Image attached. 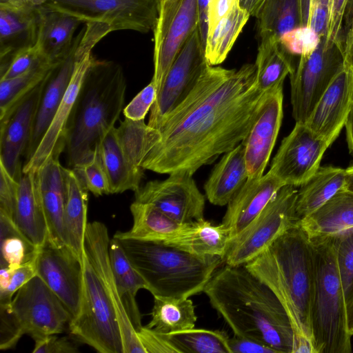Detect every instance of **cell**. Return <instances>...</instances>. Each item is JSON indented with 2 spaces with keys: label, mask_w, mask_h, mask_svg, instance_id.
I'll list each match as a JSON object with an SVG mask.
<instances>
[{
  "label": "cell",
  "mask_w": 353,
  "mask_h": 353,
  "mask_svg": "<svg viewBox=\"0 0 353 353\" xmlns=\"http://www.w3.org/2000/svg\"><path fill=\"white\" fill-rule=\"evenodd\" d=\"M203 292L234 335L258 340L277 353H293L294 334L283 306L245 265L225 264Z\"/></svg>",
  "instance_id": "obj_3"
},
{
  "label": "cell",
  "mask_w": 353,
  "mask_h": 353,
  "mask_svg": "<svg viewBox=\"0 0 353 353\" xmlns=\"http://www.w3.org/2000/svg\"><path fill=\"white\" fill-rule=\"evenodd\" d=\"M162 334L174 353H231L224 331L193 327Z\"/></svg>",
  "instance_id": "obj_40"
},
{
  "label": "cell",
  "mask_w": 353,
  "mask_h": 353,
  "mask_svg": "<svg viewBox=\"0 0 353 353\" xmlns=\"http://www.w3.org/2000/svg\"><path fill=\"white\" fill-rule=\"evenodd\" d=\"M245 265L283 306L294 334L293 353H314L310 320L314 265L305 231L294 225Z\"/></svg>",
  "instance_id": "obj_4"
},
{
  "label": "cell",
  "mask_w": 353,
  "mask_h": 353,
  "mask_svg": "<svg viewBox=\"0 0 353 353\" xmlns=\"http://www.w3.org/2000/svg\"><path fill=\"white\" fill-rule=\"evenodd\" d=\"M110 241L103 223H88L81 305L68 328L79 341L100 353H145L114 283L109 259Z\"/></svg>",
  "instance_id": "obj_2"
},
{
  "label": "cell",
  "mask_w": 353,
  "mask_h": 353,
  "mask_svg": "<svg viewBox=\"0 0 353 353\" xmlns=\"http://www.w3.org/2000/svg\"><path fill=\"white\" fill-rule=\"evenodd\" d=\"M344 67L341 49L325 37L310 55L300 57L289 74L292 117L296 123H305L321 96Z\"/></svg>",
  "instance_id": "obj_11"
},
{
  "label": "cell",
  "mask_w": 353,
  "mask_h": 353,
  "mask_svg": "<svg viewBox=\"0 0 353 353\" xmlns=\"http://www.w3.org/2000/svg\"><path fill=\"white\" fill-rule=\"evenodd\" d=\"M46 78L0 124V163L17 179L22 170L19 159L28 144Z\"/></svg>",
  "instance_id": "obj_21"
},
{
  "label": "cell",
  "mask_w": 353,
  "mask_h": 353,
  "mask_svg": "<svg viewBox=\"0 0 353 353\" xmlns=\"http://www.w3.org/2000/svg\"><path fill=\"white\" fill-rule=\"evenodd\" d=\"M332 236L336 261L347 307L353 301V228Z\"/></svg>",
  "instance_id": "obj_42"
},
{
  "label": "cell",
  "mask_w": 353,
  "mask_h": 353,
  "mask_svg": "<svg viewBox=\"0 0 353 353\" xmlns=\"http://www.w3.org/2000/svg\"><path fill=\"white\" fill-rule=\"evenodd\" d=\"M0 314L12 324L18 340L29 335L34 341L63 333L72 316L63 303L37 275L23 285Z\"/></svg>",
  "instance_id": "obj_9"
},
{
  "label": "cell",
  "mask_w": 353,
  "mask_h": 353,
  "mask_svg": "<svg viewBox=\"0 0 353 353\" xmlns=\"http://www.w3.org/2000/svg\"><path fill=\"white\" fill-rule=\"evenodd\" d=\"M261 38L277 39L301 26L299 0H263L255 17Z\"/></svg>",
  "instance_id": "obj_38"
},
{
  "label": "cell",
  "mask_w": 353,
  "mask_h": 353,
  "mask_svg": "<svg viewBox=\"0 0 353 353\" xmlns=\"http://www.w3.org/2000/svg\"><path fill=\"white\" fill-rule=\"evenodd\" d=\"M345 128L349 152L353 156V99L346 119Z\"/></svg>",
  "instance_id": "obj_57"
},
{
  "label": "cell",
  "mask_w": 353,
  "mask_h": 353,
  "mask_svg": "<svg viewBox=\"0 0 353 353\" xmlns=\"http://www.w3.org/2000/svg\"><path fill=\"white\" fill-rule=\"evenodd\" d=\"M231 239L230 230L222 223L215 225L204 218L183 223L163 243L199 256L224 257Z\"/></svg>",
  "instance_id": "obj_27"
},
{
  "label": "cell",
  "mask_w": 353,
  "mask_h": 353,
  "mask_svg": "<svg viewBox=\"0 0 353 353\" xmlns=\"http://www.w3.org/2000/svg\"><path fill=\"white\" fill-rule=\"evenodd\" d=\"M351 10L349 21L345 24V33L342 34L341 46L344 64L353 74V6Z\"/></svg>",
  "instance_id": "obj_54"
},
{
  "label": "cell",
  "mask_w": 353,
  "mask_h": 353,
  "mask_svg": "<svg viewBox=\"0 0 353 353\" xmlns=\"http://www.w3.org/2000/svg\"><path fill=\"white\" fill-rule=\"evenodd\" d=\"M118 239L153 296L184 299L203 292L222 262L160 242Z\"/></svg>",
  "instance_id": "obj_6"
},
{
  "label": "cell",
  "mask_w": 353,
  "mask_h": 353,
  "mask_svg": "<svg viewBox=\"0 0 353 353\" xmlns=\"http://www.w3.org/2000/svg\"><path fill=\"white\" fill-rule=\"evenodd\" d=\"M39 276L63 303L74 318L79 313L82 292V263L67 245L57 246L48 240L37 259Z\"/></svg>",
  "instance_id": "obj_17"
},
{
  "label": "cell",
  "mask_w": 353,
  "mask_h": 353,
  "mask_svg": "<svg viewBox=\"0 0 353 353\" xmlns=\"http://www.w3.org/2000/svg\"><path fill=\"white\" fill-rule=\"evenodd\" d=\"M72 168L86 189L96 196L110 194L107 174L96 146L88 159Z\"/></svg>",
  "instance_id": "obj_43"
},
{
  "label": "cell",
  "mask_w": 353,
  "mask_h": 353,
  "mask_svg": "<svg viewBox=\"0 0 353 353\" xmlns=\"http://www.w3.org/2000/svg\"><path fill=\"white\" fill-rule=\"evenodd\" d=\"M239 0H210L209 30L224 17Z\"/></svg>",
  "instance_id": "obj_55"
},
{
  "label": "cell",
  "mask_w": 353,
  "mask_h": 353,
  "mask_svg": "<svg viewBox=\"0 0 353 353\" xmlns=\"http://www.w3.org/2000/svg\"><path fill=\"white\" fill-rule=\"evenodd\" d=\"M347 325L349 333L353 336V301L347 307Z\"/></svg>",
  "instance_id": "obj_61"
},
{
  "label": "cell",
  "mask_w": 353,
  "mask_h": 353,
  "mask_svg": "<svg viewBox=\"0 0 353 353\" xmlns=\"http://www.w3.org/2000/svg\"><path fill=\"white\" fill-rule=\"evenodd\" d=\"M94 59L91 52L76 50L74 71L54 117L31 159L23 164L22 172L36 171L52 156L63 152L70 117L85 77Z\"/></svg>",
  "instance_id": "obj_19"
},
{
  "label": "cell",
  "mask_w": 353,
  "mask_h": 353,
  "mask_svg": "<svg viewBox=\"0 0 353 353\" xmlns=\"http://www.w3.org/2000/svg\"><path fill=\"white\" fill-rule=\"evenodd\" d=\"M330 146L305 123H296L283 139L269 172L284 185L300 187L321 167L323 156Z\"/></svg>",
  "instance_id": "obj_16"
},
{
  "label": "cell",
  "mask_w": 353,
  "mask_h": 353,
  "mask_svg": "<svg viewBox=\"0 0 353 353\" xmlns=\"http://www.w3.org/2000/svg\"><path fill=\"white\" fill-rule=\"evenodd\" d=\"M37 256L12 271L8 287L0 292V304H10L16 292L37 275Z\"/></svg>",
  "instance_id": "obj_47"
},
{
  "label": "cell",
  "mask_w": 353,
  "mask_h": 353,
  "mask_svg": "<svg viewBox=\"0 0 353 353\" xmlns=\"http://www.w3.org/2000/svg\"><path fill=\"white\" fill-rule=\"evenodd\" d=\"M145 353H174L161 333L142 326L137 332Z\"/></svg>",
  "instance_id": "obj_52"
},
{
  "label": "cell",
  "mask_w": 353,
  "mask_h": 353,
  "mask_svg": "<svg viewBox=\"0 0 353 353\" xmlns=\"http://www.w3.org/2000/svg\"><path fill=\"white\" fill-rule=\"evenodd\" d=\"M81 23L72 15L41 6L36 45L43 57L51 63L61 61L70 51L73 34Z\"/></svg>",
  "instance_id": "obj_28"
},
{
  "label": "cell",
  "mask_w": 353,
  "mask_h": 353,
  "mask_svg": "<svg viewBox=\"0 0 353 353\" xmlns=\"http://www.w3.org/2000/svg\"><path fill=\"white\" fill-rule=\"evenodd\" d=\"M19 3L28 4L34 6H41L43 5L48 0H12Z\"/></svg>",
  "instance_id": "obj_63"
},
{
  "label": "cell",
  "mask_w": 353,
  "mask_h": 353,
  "mask_svg": "<svg viewBox=\"0 0 353 353\" xmlns=\"http://www.w3.org/2000/svg\"><path fill=\"white\" fill-rule=\"evenodd\" d=\"M283 185L269 172L259 179H248L228 203L222 220L231 238L245 228Z\"/></svg>",
  "instance_id": "obj_25"
},
{
  "label": "cell",
  "mask_w": 353,
  "mask_h": 353,
  "mask_svg": "<svg viewBox=\"0 0 353 353\" xmlns=\"http://www.w3.org/2000/svg\"><path fill=\"white\" fill-rule=\"evenodd\" d=\"M266 95L256 85L254 63L235 69L176 125L160 132L141 166L160 174H193L244 140Z\"/></svg>",
  "instance_id": "obj_1"
},
{
  "label": "cell",
  "mask_w": 353,
  "mask_h": 353,
  "mask_svg": "<svg viewBox=\"0 0 353 353\" xmlns=\"http://www.w3.org/2000/svg\"><path fill=\"white\" fill-rule=\"evenodd\" d=\"M78 347L72 339L50 334L34 340L33 353H76Z\"/></svg>",
  "instance_id": "obj_50"
},
{
  "label": "cell",
  "mask_w": 353,
  "mask_h": 353,
  "mask_svg": "<svg viewBox=\"0 0 353 353\" xmlns=\"http://www.w3.org/2000/svg\"><path fill=\"white\" fill-rule=\"evenodd\" d=\"M150 130L144 120L125 118L118 127L105 132L95 145L107 174L110 194L135 192L141 187L145 170L141 163L148 149Z\"/></svg>",
  "instance_id": "obj_8"
},
{
  "label": "cell",
  "mask_w": 353,
  "mask_h": 353,
  "mask_svg": "<svg viewBox=\"0 0 353 353\" xmlns=\"http://www.w3.org/2000/svg\"><path fill=\"white\" fill-rule=\"evenodd\" d=\"M208 65L198 27L188 37L167 73L150 109L149 126L158 130L193 90Z\"/></svg>",
  "instance_id": "obj_13"
},
{
  "label": "cell",
  "mask_w": 353,
  "mask_h": 353,
  "mask_svg": "<svg viewBox=\"0 0 353 353\" xmlns=\"http://www.w3.org/2000/svg\"><path fill=\"white\" fill-rule=\"evenodd\" d=\"M161 0H48L43 5L85 23L100 22L112 31L154 30Z\"/></svg>",
  "instance_id": "obj_12"
},
{
  "label": "cell",
  "mask_w": 353,
  "mask_h": 353,
  "mask_svg": "<svg viewBox=\"0 0 353 353\" xmlns=\"http://www.w3.org/2000/svg\"><path fill=\"white\" fill-rule=\"evenodd\" d=\"M344 189H346L345 169L332 165L320 167L298 189L295 203L298 222Z\"/></svg>",
  "instance_id": "obj_33"
},
{
  "label": "cell",
  "mask_w": 353,
  "mask_h": 353,
  "mask_svg": "<svg viewBox=\"0 0 353 353\" xmlns=\"http://www.w3.org/2000/svg\"><path fill=\"white\" fill-rule=\"evenodd\" d=\"M157 90L153 81L141 90L123 110L125 118L132 121L144 120L156 101Z\"/></svg>",
  "instance_id": "obj_46"
},
{
  "label": "cell",
  "mask_w": 353,
  "mask_h": 353,
  "mask_svg": "<svg viewBox=\"0 0 353 353\" xmlns=\"http://www.w3.org/2000/svg\"><path fill=\"white\" fill-rule=\"evenodd\" d=\"M59 154L49 158L35 171L36 181L48 229V240L66 245L64 230L65 184Z\"/></svg>",
  "instance_id": "obj_24"
},
{
  "label": "cell",
  "mask_w": 353,
  "mask_h": 353,
  "mask_svg": "<svg viewBox=\"0 0 353 353\" xmlns=\"http://www.w3.org/2000/svg\"><path fill=\"white\" fill-rule=\"evenodd\" d=\"M314 0H299L300 18L302 24H306L311 4Z\"/></svg>",
  "instance_id": "obj_60"
},
{
  "label": "cell",
  "mask_w": 353,
  "mask_h": 353,
  "mask_svg": "<svg viewBox=\"0 0 353 353\" xmlns=\"http://www.w3.org/2000/svg\"><path fill=\"white\" fill-rule=\"evenodd\" d=\"M1 267L15 270L36 258L37 248L17 228L13 219L0 214Z\"/></svg>",
  "instance_id": "obj_41"
},
{
  "label": "cell",
  "mask_w": 353,
  "mask_h": 353,
  "mask_svg": "<svg viewBox=\"0 0 353 353\" xmlns=\"http://www.w3.org/2000/svg\"><path fill=\"white\" fill-rule=\"evenodd\" d=\"M330 4V0H314L310 8L306 25L321 38L327 34Z\"/></svg>",
  "instance_id": "obj_51"
},
{
  "label": "cell",
  "mask_w": 353,
  "mask_h": 353,
  "mask_svg": "<svg viewBox=\"0 0 353 353\" xmlns=\"http://www.w3.org/2000/svg\"><path fill=\"white\" fill-rule=\"evenodd\" d=\"M209 3L210 0H197L199 30L204 46L209 30Z\"/></svg>",
  "instance_id": "obj_56"
},
{
  "label": "cell",
  "mask_w": 353,
  "mask_h": 353,
  "mask_svg": "<svg viewBox=\"0 0 353 353\" xmlns=\"http://www.w3.org/2000/svg\"><path fill=\"white\" fill-rule=\"evenodd\" d=\"M283 101V85L267 92L255 121L241 142L248 179H259L263 175L281 125Z\"/></svg>",
  "instance_id": "obj_18"
},
{
  "label": "cell",
  "mask_w": 353,
  "mask_h": 353,
  "mask_svg": "<svg viewBox=\"0 0 353 353\" xmlns=\"http://www.w3.org/2000/svg\"><path fill=\"white\" fill-rule=\"evenodd\" d=\"M229 346L231 353H277L258 340L235 335L229 339Z\"/></svg>",
  "instance_id": "obj_53"
},
{
  "label": "cell",
  "mask_w": 353,
  "mask_h": 353,
  "mask_svg": "<svg viewBox=\"0 0 353 353\" xmlns=\"http://www.w3.org/2000/svg\"><path fill=\"white\" fill-rule=\"evenodd\" d=\"M109 259L119 295L137 332L143 325L136 296L139 290H147V285L132 265L119 240L114 236L110 239L109 244Z\"/></svg>",
  "instance_id": "obj_32"
},
{
  "label": "cell",
  "mask_w": 353,
  "mask_h": 353,
  "mask_svg": "<svg viewBox=\"0 0 353 353\" xmlns=\"http://www.w3.org/2000/svg\"><path fill=\"white\" fill-rule=\"evenodd\" d=\"M274 37L260 39L255 61L256 83L263 92L280 85L294 69L290 57Z\"/></svg>",
  "instance_id": "obj_35"
},
{
  "label": "cell",
  "mask_w": 353,
  "mask_h": 353,
  "mask_svg": "<svg viewBox=\"0 0 353 353\" xmlns=\"http://www.w3.org/2000/svg\"><path fill=\"white\" fill-rule=\"evenodd\" d=\"M250 17L237 1L231 10L208 31L205 54L209 65H217L226 59Z\"/></svg>",
  "instance_id": "obj_37"
},
{
  "label": "cell",
  "mask_w": 353,
  "mask_h": 353,
  "mask_svg": "<svg viewBox=\"0 0 353 353\" xmlns=\"http://www.w3.org/2000/svg\"><path fill=\"white\" fill-rule=\"evenodd\" d=\"M297 187L294 185L282 186L259 214L230 239L222 261L232 266L245 265L297 224Z\"/></svg>",
  "instance_id": "obj_10"
},
{
  "label": "cell",
  "mask_w": 353,
  "mask_h": 353,
  "mask_svg": "<svg viewBox=\"0 0 353 353\" xmlns=\"http://www.w3.org/2000/svg\"><path fill=\"white\" fill-rule=\"evenodd\" d=\"M353 99V74L345 67L321 96L305 124L330 145L345 127Z\"/></svg>",
  "instance_id": "obj_20"
},
{
  "label": "cell",
  "mask_w": 353,
  "mask_h": 353,
  "mask_svg": "<svg viewBox=\"0 0 353 353\" xmlns=\"http://www.w3.org/2000/svg\"><path fill=\"white\" fill-rule=\"evenodd\" d=\"M314 257V286L311 329L314 353H350L347 305L341 281L333 236L310 237Z\"/></svg>",
  "instance_id": "obj_7"
},
{
  "label": "cell",
  "mask_w": 353,
  "mask_h": 353,
  "mask_svg": "<svg viewBox=\"0 0 353 353\" xmlns=\"http://www.w3.org/2000/svg\"><path fill=\"white\" fill-rule=\"evenodd\" d=\"M248 179L244 147L241 143L215 165L204 185L205 196L213 205L223 206Z\"/></svg>",
  "instance_id": "obj_30"
},
{
  "label": "cell",
  "mask_w": 353,
  "mask_h": 353,
  "mask_svg": "<svg viewBox=\"0 0 353 353\" xmlns=\"http://www.w3.org/2000/svg\"><path fill=\"white\" fill-rule=\"evenodd\" d=\"M199 27L197 0H161L154 29V74L157 94L181 47Z\"/></svg>",
  "instance_id": "obj_14"
},
{
  "label": "cell",
  "mask_w": 353,
  "mask_h": 353,
  "mask_svg": "<svg viewBox=\"0 0 353 353\" xmlns=\"http://www.w3.org/2000/svg\"><path fill=\"white\" fill-rule=\"evenodd\" d=\"M192 175L177 170L163 181H150L134 192V201L150 203L180 223L203 219L205 198Z\"/></svg>",
  "instance_id": "obj_15"
},
{
  "label": "cell",
  "mask_w": 353,
  "mask_h": 353,
  "mask_svg": "<svg viewBox=\"0 0 353 353\" xmlns=\"http://www.w3.org/2000/svg\"><path fill=\"white\" fill-rule=\"evenodd\" d=\"M151 320L147 327L169 334L194 327L197 320L195 306L189 298L154 296Z\"/></svg>",
  "instance_id": "obj_36"
},
{
  "label": "cell",
  "mask_w": 353,
  "mask_h": 353,
  "mask_svg": "<svg viewBox=\"0 0 353 353\" xmlns=\"http://www.w3.org/2000/svg\"><path fill=\"white\" fill-rule=\"evenodd\" d=\"M83 34L74 38L68 55L57 63L47 77L35 115L30 137L25 152V163L32 157L49 128L70 83L74 68L76 50Z\"/></svg>",
  "instance_id": "obj_22"
},
{
  "label": "cell",
  "mask_w": 353,
  "mask_h": 353,
  "mask_svg": "<svg viewBox=\"0 0 353 353\" xmlns=\"http://www.w3.org/2000/svg\"><path fill=\"white\" fill-rule=\"evenodd\" d=\"M18 187V179L13 177L0 163V214L12 219L14 217Z\"/></svg>",
  "instance_id": "obj_48"
},
{
  "label": "cell",
  "mask_w": 353,
  "mask_h": 353,
  "mask_svg": "<svg viewBox=\"0 0 353 353\" xmlns=\"http://www.w3.org/2000/svg\"><path fill=\"white\" fill-rule=\"evenodd\" d=\"M46 62L50 61L43 57L35 43L20 50L12 57L6 70L1 74L0 80L17 77Z\"/></svg>",
  "instance_id": "obj_45"
},
{
  "label": "cell",
  "mask_w": 353,
  "mask_h": 353,
  "mask_svg": "<svg viewBox=\"0 0 353 353\" xmlns=\"http://www.w3.org/2000/svg\"><path fill=\"white\" fill-rule=\"evenodd\" d=\"M346 189L353 191V164L345 168Z\"/></svg>",
  "instance_id": "obj_62"
},
{
  "label": "cell",
  "mask_w": 353,
  "mask_h": 353,
  "mask_svg": "<svg viewBox=\"0 0 353 353\" xmlns=\"http://www.w3.org/2000/svg\"><path fill=\"white\" fill-rule=\"evenodd\" d=\"M59 63H43L17 77L0 80V124L8 119L19 104Z\"/></svg>",
  "instance_id": "obj_39"
},
{
  "label": "cell",
  "mask_w": 353,
  "mask_h": 353,
  "mask_svg": "<svg viewBox=\"0 0 353 353\" xmlns=\"http://www.w3.org/2000/svg\"><path fill=\"white\" fill-rule=\"evenodd\" d=\"M13 270L8 267H1L0 270V292L3 291L8 285Z\"/></svg>",
  "instance_id": "obj_59"
},
{
  "label": "cell",
  "mask_w": 353,
  "mask_h": 353,
  "mask_svg": "<svg viewBox=\"0 0 353 353\" xmlns=\"http://www.w3.org/2000/svg\"><path fill=\"white\" fill-rule=\"evenodd\" d=\"M263 1V0H239L240 6L252 17L256 16Z\"/></svg>",
  "instance_id": "obj_58"
},
{
  "label": "cell",
  "mask_w": 353,
  "mask_h": 353,
  "mask_svg": "<svg viewBox=\"0 0 353 353\" xmlns=\"http://www.w3.org/2000/svg\"><path fill=\"white\" fill-rule=\"evenodd\" d=\"M14 221L21 232L37 248L48 239V229L37 188L35 171L21 172Z\"/></svg>",
  "instance_id": "obj_26"
},
{
  "label": "cell",
  "mask_w": 353,
  "mask_h": 353,
  "mask_svg": "<svg viewBox=\"0 0 353 353\" xmlns=\"http://www.w3.org/2000/svg\"><path fill=\"white\" fill-rule=\"evenodd\" d=\"M126 88L119 65L94 60L67 127L65 149L70 167L88 159L102 135L115 126L123 110Z\"/></svg>",
  "instance_id": "obj_5"
},
{
  "label": "cell",
  "mask_w": 353,
  "mask_h": 353,
  "mask_svg": "<svg viewBox=\"0 0 353 353\" xmlns=\"http://www.w3.org/2000/svg\"><path fill=\"white\" fill-rule=\"evenodd\" d=\"M65 184L64 230L66 245L82 263L88 190L72 168H63Z\"/></svg>",
  "instance_id": "obj_29"
},
{
  "label": "cell",
  "mask_w": 353,
  "mask_h": 353,
  "mask_svg": "<svg viewBox=\"0 0 353 353\" xmlns=\"http://www.w3.org/2000/svg\"><path fill=\"white\" fill-rule=\"evenodd\" d=\"M133 223L125 232H117L113 236L119 239L163 243L182 227L180 223L150 203L134 201L130 205Z\"/></svg>",
  "instance_id": "obj_34"
},
{
  "label": "cell",
  "mask_w": 353,
  "mask_h": 353,
  "mask_svg": "<svg viewBox=\"0 0 353 353\" xmlns=\"http://www.w3.org/2000/svg\"><path fill=\"white\" fill-rule=\"evenodd\" d=\"M40 6L0 0L1 74L20 50L35 45Z\"/></svg>",
  "instance_id": "obj_23"
},
{
  "label": "cell",
  "mask_w": 353,
  "mask_h": 353,
  "mask_svg": "<svg viewBox=\"0 0 353 353\" xmlns=\"http://www.w3.org/2000/svg\"><path fill=\"white\" fill-rule=\"evenodd\" d=\"M350 2V0H330L327 32L325 39L336 44L341 50L343 21Z\"/></svg>",
  "instance_id": "obj_49"
},
{
  "label": "cell",
  "mask_w": 353,
  "mask_h": 353,
  "mask_svg": "<svg viewBox=\"0 0 353 353\" xmlns=\"http://www.w3.org/2000/svg\"><path fill=\"white\" fill-rule=\"evenodd\" d=\"M297 223L309 237L333 235L353 228V191H339Z\"/></svg>",
  "instance_id": "obj_31"
},
{
  "label": "cell",
  "mask_w": 353,
  "mask_h": 353,
  "mask_svg": "<svg viewBox=\"0 0 353 353\" xmlns=\"http://www.w3.org/2000/svg\"><path fill=\"white\" fill-rule=\"evenodd\" d=\"M321 39L310 27L303 25L283 34L279 43L287 54L303 57L310 55L316 49Z\"/></svg>",
  "instance_id": "obj_44"
}]
</instances>
